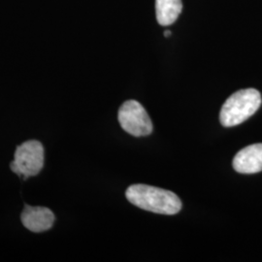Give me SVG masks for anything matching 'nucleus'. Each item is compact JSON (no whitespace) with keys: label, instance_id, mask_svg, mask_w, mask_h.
Returning <instances> with one entry per match:
<instances>
[{"label":"nucleus","instance_id":"nucleus-8","mask_svg":"<svg viewBox=\"0 0 262 262\" xmlns=\"http://www.w3.org/2000/svg\"><path fill=\"white\" fill-rule=\"evenodd\" d=\"M170 35H171V31H169V30L164 31V36H165V37H168Z\"/></svg>","mask_w":262,"mask_h":262},{"label":"nucleus","instance_id":"nucleus-7","mask_svg":"<svg viewBox=\"0 0 262 262\" xmlns=\"http://www.w3.org/2000/svg\"><path fill=\"white\" fill-rule=\"evenodd\" d=\"M182 0H156L157 19L162 27L174 24L182 13Z\"/></svg>","mask_w":262,"mask_h":262},{"label":"nucleus","instance_id":"nucleus-2","mask_svg":"<svg viewBox=\"0 0 262 262\" xmlns=\"http://www.w3.org/2000/svg\"><path fill=\"white\" fill-rule=\"evenodd\" d=\"M261 105V95L255 89H246L229 96L222 107L221 123L225 127L236 126L247 121Z\"/></svg>","mask_w":262,"mask_h":262},{"label":"nucleus","instance_id":"nucleus-6","mask_svg":"<svg viewBox=\"0 0 262 262\" xmlns=\"http://www.w3.org/2000/svg\"><path fill=\"white\" fill-rule=\"evenodd\" d=\"M233 168L238 173L254 174L262 171V143L253 144L237 152Z\"/></svg>","mask_w":262,"mask_h":262},{"label":"nucleus","instance_id":"nucleus-5","mask_svg":"<svg viewBox=\"0 0 262 262\" xmlns=\"http://www.w3.org/2000/svg\"><path fill=\"white\" fill-rule=\"evenodd\" d=\"M55 215L47 207H32L26 205L20 221L26 228L34 233L47 231L55 224Z\"/></svg>","mask_w":262,"mask_h":262},{"label":"nucleus","instance_id":"nucleus-3","mask_svg":"<svg viewBox=\"0 0 262 262\" xmlns=\"http://www.w3.org/2000/svg\"><path fill=\"white\" fill-rule=\"evenodd\" d=\"M14 160L10 163L11 170L27 180L38 175L44 166L45 152L41 142L28 140L17 147Z\"/></svg>","mask_w":262,"mask_h":262},{"label":"nucleus","instance_id":"nucleus-4","mask_svg":"<svg viewBox=\"0 0 262 262\" xmlns=\"http://www.w3.org/2000/svg\"><path fill=\"white\" fill-rule=\"evenodd\" d=\"M122 129L135 137L148 136L152 132V122L145 108L136 100L122 104L118 114Z\"/></svg>","mask_w":262,"mask_h":262},{"label":"nucleus","instance_id":"nucleus-1","mask_svg":"<svg viewBox=\"0 0 262 262\" xmlns=\"http://www.w3.org/2000/svg\"><path fill=\"white\" fill-rule=\"evenodd\" d=\"M125 196L135 206L161 215H176L182 209V202L174 192L148 185H132Z\"/></svg>","mask_w":262,"mask_h":262}]
</instances>
